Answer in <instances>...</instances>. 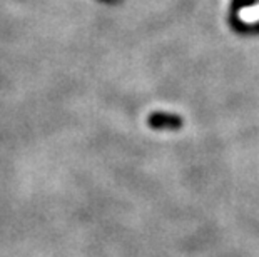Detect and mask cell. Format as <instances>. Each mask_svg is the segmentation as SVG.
I'll list each match as a JSON object with an SVG mask.
<instances>
[{"label":"cell","instance_id":"1","mask_svg":"<svg viewBox=\"0 0 259 257\" xmlns=\"http://www.w3.org/2000/svg\"><path fill=\"white\" fill-rule=\"evenodd\" d=\"M149 125L152 129H179L181 119L176 116H167V114H152L149 117Z\"/></svg>","mask_w":259,"mask_h":257}]
</instances>
